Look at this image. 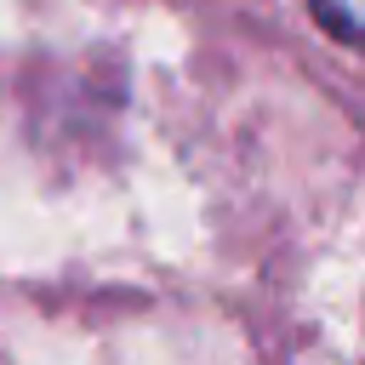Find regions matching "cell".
Returning <instances> with one entry per match:
<instances>
[{"label":"cell","instance_id":"cell-1","mask_svg":"<svg viewBox=\"0 0 365 365\" xmlns=\"http://www.w3.org/2000/svg\"><path fill=\"white\" fill-rule=\"evenodd\" d=\"M314 17L336 34V40H359V0H314Z\"/></svg>","mask_w":365,"mask_h":365}]
</instances>
